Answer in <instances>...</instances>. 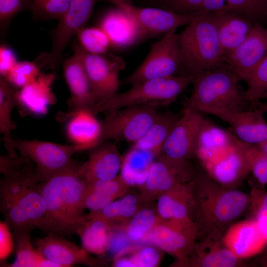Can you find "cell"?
I'll return each instance as SVG.
<instances>
[{
	"label": "cell",
	"instance_id": "6da1fadb",
	"mask_svg": "<svg viewBox=\"0 0 267 267\" xmlns=\"http://www.w3.org/2000/svg\"><path fill=\"white\" fill-rule=\"evenodd\" d=\"M0 209L13 232L40 228L46 204L40 188L41 178L28 158L0 155Z\"/></svg>",
	"mask_w": 267,
	"mask_h": 267
},
{
	"label": "cell",
	"instance_id": "7a4b0ae2",
	"mask_svg": "<svg viewBox=\"0 0 267 267\" xmlns=\"http://www.w3.org/2000/svg\"><path fill=\"white\" fill-rule=\"evenodd\" d=\"M88 184L83 163L69 167L41 181L40 188L46 213L40 229L63 236H72L87 219L83 200Z\"/></svg>",
	"mask_w": 267,
	"mask_h": 267
},
{
	"label": "cell",
	"instance_id": "3957f363",
	"mask_svg": "<svg viewBox=\"0 0 267 267\" xmlns=\"http://www.w3.org/2000/svg\"><path fill=\"white\" fill-rule=\"evenodd\" d=\"M193 181L198 238H222L229 226L248 211L251 196L220 185L204 170H196Z\"/></svg>",
	"mask_w": 267,
	"mask_h": 267
},
{
	"label": "cell",
	"instance_id": "277c9868",
	"mask_svg": "<svg viewBox=\"0 0 267 267\" xmlns=\"http://www.w3.org/2000/svg\"><path fill=\"white\" fill-rule=\"evenodd\" d=\"M241 80L227 65L193 76V89L185 103L200 113L219 117L255 107L258 104L247 100L238 87Z\"/></svg>",
	"mask_w": 267,
	"mask_h": 267
},
{
	"label": "cell",
	"instance_id": "5b68a950",
	"mask_svg": "<svg viewBox=\"0 0 267 267\" xmlns=\"http://www.w3.org/2000/svg\"><path fill=\"white\" fill-rule=\"evenodd\" d=\"M178 34L181 61L178 75L189 76L226 65L216 12L201 13Z\"/></svg>",
	"mask_w": 267,
	"mask_h": 267
},
{
	"label": "cell",
	"instance_id": "8992f818",
	"mask_svg": "<svg viewBox=\"0 0 267 267\" xmlns=\"http://www.w3.org/2000/svg\"><path fill=\"white\" fill-rule=\"evenodd\" d=\"M193 76L173 75L144 81L132 86L128 90L95 104L91 112H100L133 106L148 105L157 107L175 101L192 83Z\"/></svg>",
	"mask_w": 267,
	"mask_h": 267
},
{
	"label": "cell",
	"instance_id": "52a82bcc",
	"mask_svg": "<svg viewBox=\"0 0 267 267\" xmlns=\"http://www.w3.org/2000/svg\"><path fill=\"white\" fill-rule=\"evenodd\" d=\"M157 107L130 106L109 112L102 123V142L107 139L136 142L147 133L156 119Z\"/></svg>",
	"mask_w": 267,
	"mask_h": 267
},
{
	"label": "cell",
	"instance_id": "ba28073f",
	"mask_svg": "<svg viewBox=\"0 0 267 267\" xmlns=\"http://www.w3.org/2000/svg\"><path fill=\"white\" fill-rule=\"evenodd\" d=\"M176 32H168L152 44L143 62L123 83L132 86L148 80L178 75L181 53Z\"/></svg>",
	"mask_w": 267,
	"mask_h": 267
},
{
	"label": "cell",
	"instance_id": "9c48e42d",
	"mask_svg": "<svg viewBox=\"0 0 267 267\" xmlns=\"http://www.w3.org/2000/svg\"><path fill=\"white\" fill-rule=\"evenodd\" d=\"M197 239L195 222L163 220L142 238L140 245H153L173 255L178 265L185 266Z\"/></svg>",
	"mask_w": 267,
	"mask_h": 267
},
{
	"label": "cell",
	"instance_id": "30bf717a",
	"mask_svg": "<svg viewBox=\"0 0 267 267\" xmlns=\"http://www.w3.org/2000/svg\"><path fill=\"white\" fill-rule=\"evenodd\" d=\"M21 155L30 159L36 165L41 181L72 165L73 155L88 149L84 145H63L38 140H13Z\"/></svg>",
	"mask_w": 267,
	"mask_h": 267
},
{
	"label": "cell",
	"instance_id": "8fae6325",
	"mask_svg": "<svg viewBox=\"0 0 267 267\" xmlns=\"http://www.w3.org/2000/svg\"><path fill=\"white\" fill-rule=\"evenodd\" d=\"M195 172L187 160L160 155L152 164L144 182L139 187L143 202L150 203L171 188L190 181Z\"/></svg>",
	"mask_w": 267,
	"mask_h": 267
},
{
	"label": "cell",
	"instance_id": "7c38bea8",
	"mask_svg": "<svg viewBox=\"0 0 267 267\" xmlns=\"http://www.w3.org/2000/svg\"><path fill=\"white\" fill-rule=\"evenodd\" d=\"M73 48L82 58L96 103L116 94L119 88L120 71L125 66L122 58L112 54L89 53L76 43Z\"/></svg>",
	"mask_w": 267,
	"mask_h": 267
},
{
	"label": "cell",
	"instance_id": "4fadbf2b",
	"mask_svg": "<svg viewBox=\"0 0 267 267\" xmlns=\"http://www.w3.org/2000/svg\"><path fill=\"white\" fill-rule=\"evenodd\" d=\"M162 8L179 14L226 11L255 22L267 16V0H155Z\"/></svg>",
	"mask_w": 267,
	"mask_h": 267
},
{
	"label": "cell",
	"instance_id": "5bb4252c",
	"mask_svg": "<svg viewBox=\"0 0 267 267\" xmlns=\"http://www.w3.org/2000/svg\"><path fill=\"white\" fill-rule=\"evenodd\" d=\"M98 0H72L58 20L52 36V46L44 63L51 69L59 66L63 52L72 38L89 22Z\"/></svg>",
	"mask_w": 267,
	"mask_h": 267
},
{
	"label": "cell",
	"instance_id": "9a60e30c",
	"mask_svg": "<svg viewBox=\"0 0 267 267\" xmlns=\"http://www.w3.org/2000/svg\"><path fill=\"white\" fill-rule=\"evenodd\" d=\"M121 9L132 17L137 22L145 39L153 38L177 30L188 25L199 12L191 14H179L162 8L139 7L133 5H126Z\"/></svg>",
	"mask_w": 267,
	"mask_h": 267
},
{
	"label": "cell",
	"instance_id": "2e32d148",
	"mask_svg": "<svg viewBox=\"0 0 267 267\" xmlns=\"http://www.w3.org/2000/svg\"><path fill=\"white\" fill-rule=\"evenodd\" d=\"M248 144L237 138L230 149L203 168L204 170L220 185L235 188L251 173Z\"/></svg>",
	"mask_w": 267,
	"mask_h": 267
},
{
	"label": "cell",
	"instance_id": "e0dca14e",
	"mask_svg": "<svg viewBox=\"0 0 267 267\" xmlns=\"http://www.w3.org/2000/svg\"><path fill=\"white\" fill-rule=\"evenodd\" d=\"M203 118L201 113L185 106L165 142L161 154L179 160L194 157L197 136Z\"/></svg>",
	"mask_w": 267,
	"mask_h": 267
},
{
	"label": "cell",
	"instance_id": "ac0fdd59",
	"mask_svg": "<svg viewBox=\"0 0 267 267\" xmlns=\"http://www.w3.org/2000/svg\"><path fill=\"white\" fill-rule=\"evenodd\" d=\"M267 53V28L255 23L243 42L225 53V63L241 80H245Z\"/></svg>",
	"mask_w": 267,
	"mask_h": 267
},
{
	"label": "cell",
	"instance_id": "d6986e66",
	"mask_svg": "<svg viewBox=\"0 0 267 267\" xmlns=\"http://www.w3.org/2000/svg\"><path fill=\"white\" fill-rule=\"evenodd\" d=\"M37 248L47 259L60 265L69 267L75 265L89 267H102L105 261L91 256L83 247L52 233L35 241Z\"/></svg>",
	"mask_w": 267,
	"mask_h": 267
},
{
	"label": "cell",
	"instance_id": "ffe728a7",
	"mask_svg": "<svg viewBox=\"0 0 267 267\" xmlns=\"http://www.w3.org/2000/svg\"><path fill=\"white\" fill-rule=\"evenodd\" d=\"M236 140L231 131L203 118L197 136L194 157L204 168L230 149Z\"/></svg>",
	"mask_w": 267,
	"mask_h": 267
},
{
	"label": "cell",
	"instance_id": "44dd1931",
	"mask_svg": "<svg viewBox=\"0 0 267 267\" xmlns=\"http://www.w3.org/2000/svg\"><path fill=\"white\" fill-rule=\"evenodd\" d=\"M267 103H258L252 109L223 114L219 117L228 123L231 131L240 140L251 144L267 141V121L265 114Z\"/></svg>",
	"mask_w": 267,
	"mask_h": 267
},
{
	"label": "cell",
	"instance_id": "7402d4cb",
	"mask_svg": "<svg viewBox=\"0 0 267 267\" xmlns=\"http://www.w3.org/2000/svg\"><path fill=\"white\" fill-rule=\"evenodd\" d=\"M74 54L63 62V73L71 93L69 101L70 114L81 110L91 111L96 103L89 78L80 54Z\"/></svg>",
	"mask_w": 267,
	"mask_h": 267
},
{
	"label": "cell",
	"instance_id": "603a6c76",
	"mask_svg": "<svg viewBox=\"0 0 267 267\" xmlns=\"http://www.w3.org/2000/svg\"><path fill=\"white\" fill-rule=\"evenodd\" d=\"M222 241L241 260L261 253L267 242L257 222L251 219L232 224L224 233Z\"/></svg>",
	"mask_w": 267,
	"mask_h": 267
},
{
	"label": "cell",
	"instance_id": "cb8c5ba5",
	"mask_svg": "<svg viewBox=\"0 0 267 267\" xmlns=\"http://www.w3.org/2000/svg\"><path fill=\"white\" fill-rule=\"evenodd\" d=\"M193 178L190 181L177 185L160 195L156 204L157 212L163 220L194 221L196 207Z\"/></svg>",
	"mask_w": 267,
	"mask_h": 267
},
{
	"label": "cell",
	"instance_id": "d4e9b609",
	"mask_svg": "<svg viewBox=\"0 0 267 267\" xmlns=\"http://www.w3.org/2000/svg\"><path fill=\"white\" fill-rule=\"evenodd\" d=\"M98 27L108 36L110 46L116 48H127L145 40L135 20L119 8L105 14Z\"/></svg>",
	"mask_w": 267,
	"mask_h": 267
},
{
	"label": "cell",
	"instance_id": "484cf974",
	"mask_svg": "<svg viewBox=\"0 0 267 267\" xmlns=\"http://www.w3.org/2000/svg\"><path fill=\"white\" fill-rule=\"evenodd\" d=\"M54 79L53 73H40L34 82L18 90L16 105L22 114L42 115L46 113L48 106L56 102L51 89Z\"/></svg>",
	"mask_w": 267,
	"mask_h": 267
},
{
	"label": "cell",
	"instance_id": "4316f807",
	"mask_svg": "<svg viewBox=\"0 0 267 267\" xmlns=\"http://www.w3.org/2000/svg\"><path fill=\"white\" fill-rule=\"evenodd\" d=\"M123 159L116 146L104 142L91 149L83 171L88 182L108 180L117 176Z\"/></svg>",
	"mask_w": 267,
	"mask_h": 267
},
{
	"label": "cell",
	"instance_id": "83f0119b",
	"mask_svg": "<svg viewBox=\"0 0 267 267\" xmlns=\"http://www.w3.org/2000/svg\"><path fill=\"white\" fill-rule=\"evenodd\" d=\"M240 260L224 244L222 238H207L196 242L186 266L197 267H234Z\"/></svg>",
	"mask_w": 267,
	"mask_h": 267
},
{
	"label": "cell",
	"instance_id": "f1b7e54d",
	"mask_svg": "<svg viewBox=\"0 0 267 267\" xmlns=\"http://www.w3.org/2000/svg\"><path fill=\"white\" fill-rule=\"evenodd\" d=\"M89 110H81L63 114L62 119L69 118L66 133L74 144L84 145L91 149L102 143V123Z\"/></svg>",
	"mask_w": 267,
	"mask_h": 267
},
{
	"label": "cell",
	"instance_id": "f546056e",
	"mask_svg": "<svg viewBox=\"0 0 267 267\" xmlns=\"http://www.w3.org/2000/svg\"><path fill=\"white\" fill-rule=\"evenodd\" d=\"M130 186L120 175L115 178L88 182L83 198L84 209L100 210L129 192Z\"/></svg>",
	"mask_w": 267,
	"mask_h": 267
},
{
	"label": "cell",
	"instance_id": "4dcf8cb0",
	"mask_svg": "<svg viewBox=\"0 0 267 267\" xmlns=\"http://www.w3.org/2000/svg\"><path fill=\"white\" fill-rule=\"evenodd\" d=\"M216 13L219 41L224 54L234 50L243 42L254 23L236 14L225 11Z\"/></svg>",
	"mask_w": 267,
	"mask_h": 267
},
{
	"label": "cell",
	"instance_id": "1f68e13d",
	"mask_svg": "<svg viewBox=\"0 0 267 267\" xmlns=\"http://www.w3.org/2000/svg\"><path fill=\"white\" fill-rule=\"evenodd\" d=\"M144 203L139 194L127 193L103 208L90 211L87 219L101 220L111 226H124L139 210Z\"/></svg>",
	"mask_w": 267,
	"mask_h": 267
},
{
	"label": "cell",
	"instance_id": "d6a6232c",
	"mask_svg": "<svg viewBox=\"0 0 267 267\" xmlns=\"http://www.w3.org/2000/svg\"><path fill=\"white\" fill-rule=\"evenodd\" d=\"M179 117L169 111L159 113L147 133L133 143L131 149L150 152L156 156L160 155L165 142Z\"/></svg>",
	"mask_w": 267,
	"mask_h": 267
},
{
	"label": "cell",
	"instance_id": "836d02e7",
	"mask_svg": "<svg viewBox=\"0 0 267 267\" xmlns=\"http://www.w3.org/2000/svg\"><path fill=\"white\" fill-rule=\"evenodd\" d=\"M18 88L3 77H0V132L7 154L12 157L18 155L11 136V131L15 125L11 120L13 108L16 106Z\"/></svg>",
	"mask_w": 267,
	"mask_h": 267
},
{
	"label": "cell",
	"instance_id": "e575fe53",
	"mask_svg": "<svg viewBox=\"0 0 267 267\" xmlns=\"http://www.w3.org/2000/svg\"><path fill=\"white\" fill-rule=\"evenodd\" d=\"M30 231L13 232L15 240L16 259L14 263L4 264L2 267H61L58 264L45 258L33 246Z\"/></svg>",
	"mask_w": 267,
	"mask_h": 267
},
{
	"label": "cell",
	"instance_id": "d590c367",
	"mask_svg": "<svg viewBox=\"0 0 267 267\" xmlns=\"http://www.w3.org/2000/svg\"><path fill=\"white\" fill-rule=\"evenodd\" d=\"M112 226L99 219H86L77 234L81 239L82 247L89 253L104 254L108 249Z\"/></svg>",
	"mask_w": 267,
	"mask_h": 267
},
{
	"label": "cell",
	"instance_id": "8d00e7d4",
	"mask_svg": "<svg viewBox=\"0 0 267 267\" xmlns=\"http://www.w3.org/2000/svg\"><path fill=\"white\" fill-rule=\"evenodd\" d=\"M155 156L150 152L131 149L123 159L121 168V175L130 187H139L143 184Z\"/></svg>",
	"mask_w": 267,
	"mask_h": 267
},
{
	"label": "cell",
	"instance_id": "74e56055",
	"mask_svg": "<svg viewBox=\"0 0 267 267\" xmlns=\"http://www.w3.org/2000/svg\"><path fill=\"white\" fill-rule=\"evenodd\" d=\"M149 204H144L136 214L121 226L128 238L137 245H140L142 238L163 221L159 216L156 207Z\"/></svg>",
	"mask_w": 267,
	"mask_h": 267
},
{
	"label": "cell",
	"instance_id": "f35d334b",
	"mask_svg": "<svg viewBox=\"0 0 267 267\" xmlns=\"http://www.w3.org/2000/svg\"><path fill=\"white\" fill-rule=\"evenodd\" d=\"M164 252L150 245H139L130 252L113 259L115 267H155L161 263Z\"/></svg>",
	"mask_w": 267,
	"mask_h": 267
},
{
	"label": "cell",
	"instance_id": "ab89813d",
	"mask_svg": "<svg viewBox=\"0 0 267 267\" xmlns=\"http://www.w3.org/2000/svg\"><path fill=\"white\" fill-rule=\"evenodd\" d=\"M81 46L87 52L98 55L107 53L109 38L99 27L84 28L76 35Z\"/></svg>",
	"mask_w": 267,
	"mask_h": 267
},
{
	"label": "cell",
	"instance_id": "60d3db41",
	"mask_svg": "<svg viewBox=\"0 0 267 267\" xmlns=\"http://www.w3.org/2000/svg\"><path fill=\"white\" fill-rule=\"evenodd\" d=\"M247 85L245 92L247 100L256 102L267 90V53L245 80Z\"/></svg>",
	"mask_w": 267,
	"mask_h": 267
},
{
	"label": "cell",
	"instance_id": "b9f144b4",
	"mask_svg": "<svg viewBox=\"0 0 267 267\" xmlns=\"http://www.w3.org/2000/svg\"><path fill=\"white\" fill-rule=\"evenodd\" d=\"M72 0H33L30 9L37 20L59 19L68 9Z\"/></svg>",
	"mask_w": 267,
	"mask_h": 267
},
{
	"label": "cell",
	"instance_id": "7bdbcfd3",
	"mask_svg": "<svg viewBox=\"0 0 267 267\" xmlns=\"http://www.w3.org/2000/svg\"><path fill=\"white\" fill-rule=\"evenodd\" d=\"M40 73V68L35 62L18 61L4 78L15 87L22 88L34 82Z\"/></svg>",
	"mask_w": 267,
	"mask_h": 267
},
{
	"label": "cell",
	"instance_id": "ee69618b",
	"mask_svg": "<svg viewBox=\"0 0 267 267\" xmlns=\"http://www.w3.org/2000/svg\"><path fill=\"white\" fill-rule=\"evenodd\" d=\"M251 204L248 210L267 239V191L252 186Z\"/></svg>",
	"mask_w": 267,
	"mask_h": 267
},
{
	"label": "cell",
	"instance_id": "f6af8a7d",
	"mask_svg": "<svg viewBox=\"0 0 267 267\" xmlns=\"http://www.w3.org/2000/svg\"><path fill=\"white\" fill-rule=\"evenodd\" d=\"M248 152L251 173L261 184H267V157L256 144H249Z\"/></svg>",
	"mask_w": 267,
	"mask_h": 267
},
{
	"label": "cell",
	"instance_id": "bcb514c9",
	"mask_svg": "<svg viewBox=\"0 0 267 267\" xmlns=\"http://www.w3.org/2000/svg\"><path fill=\"white\" fill-rule=\"evenodd\" d=\"M32 0H0L1 30L6 28L13 18L26 7L29 8Z\"/></svg>",
	"mask_w": 267,
	"mask_h": 267
},
{
	"label": "cell",
	"instance_id": "7dc6e473",
	"mask_svg": "<svg viewBox=\"0 0 267 267\" xmlns=\"http://www.w3.org/2000/svg\"><path fill=\"white\" fill-rule=\"evenodd\" d=\"M10 228L4 222H0V264L2 265L5 263V260L11 253L14 248V242L13 234L10 232Z\"/></svg>",
	"mask_w": 267,
	"mask_h": 267
},
{
	"label": "cell",
	"instance_id": "c3c4849f",
	"mask_svg": "<svg viewBox=\"0 0 267 267\" xmlns=\"http://www.w3.org/2000/svg\"><path fill=\"white\" fill-rule=\"evenodd\" d=\"M15 54L10 47L1 44L0 46V74L6 78L17 63Z\"/></svg>",
	"mask_w": 267,
	"mask_h": 267
},
{
	"label": "cell",
	"instance_id": "681fc988",
	"mask_svg": "<svg viewBox=\"0 0 267 267\" xmlns=\"http://www.w3.org/2000/svg\"><path fill=\"white\" fill-rule=\"evenodd\" d=\"M258 258V262L260 265L267 267V242Z\"/></svg>",
	"mask_w": 267,
	"mask_h": 267
},
{
	"label": "cell",
	"instance_id": "f907efd6",
	"mask_svg": "<svg viewBox=\"0 0 267 267\" xmlns=\"http://www.w3.org/2000/svg\"><path fill=\"white\" fill-rule=\"evenodd\" d=\"M109 1L113 3L117 8H122L126 5H133L134 0H108Z\"/></svg>",
	"mask_w": 267,
	"mask_h": 267
},
{
	"label": "cell",
	"instance_id": "816d5d0a",
	"mask_svg": "<svg viewBox=\"0 0 267 267\" xmlns=\"http://www.w3.org/2000/svg\"><path fill=\"white\" fill-rule=\"evenodd\" d=\"M256 145H258L261 151L267 157V141Z\"/></svg>",
	"mask_w": 267,
	"mask_h": 267
},
{
	"label": "cell",
	"instance_id": "f5cc1de1",
	"mask_svg": "<svg viewBox=\"0 0 267 267\" xmlns=\"http://www.w3.org/2000/svg\"><path fill=\"white\" fill-rule=\"evenodd\" d=\"M262 99H267V90L264 93L262 97Z\"/></svg>",
	"mask_w": 267,
	"mask_h": 267
},
{
	"label": "cell",
	"instance_id": "db71d44e",
	"mask_svg": "<svg viewBox=\"0 0 267 267\" xmlns=\"http://www.w3.org/2000/svg\"></svg>",
	"mask_w": 267,
	"mask_h": 267
}]
</instances>
